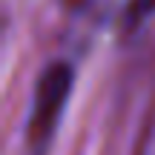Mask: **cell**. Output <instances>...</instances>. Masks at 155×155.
<instances>
[{"instance_id":"1","label":"cell","mask_w":155,"mask_h":155,"mask_svg":"<svg viewBox=\"0 0 155 155\" xmlns=\"http://www.w3.org/2000/svg\"><path fill=\"white\" fill-rule=\"evenodd\" d=\"M69 92H72V69L66 63H52L40 75L38 89H35L32 118H29V144L35 150L49 144L52 132L58 129V121L66 109Z\"/></svg>"},{"instance_id":"2","label":"cell","mask_w":155,"mask_h":155,"mask_svg":"<svg viewBox=\"0 0 155 155\" xmlns=\"http://www.w3.org/2000/svg\"><path fill=\"white\" fill-rule=\"evenodd\" d=\"M155 15V0H129L127 3V26H141Z\"/></svg>"}]
</instances>
